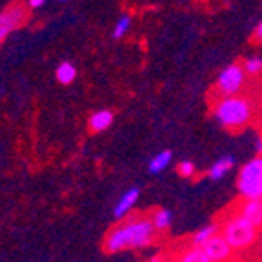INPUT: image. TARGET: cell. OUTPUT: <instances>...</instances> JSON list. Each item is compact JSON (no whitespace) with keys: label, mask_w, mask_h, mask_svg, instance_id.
Listing matches in <instances>:
<instances>
[{"label":"cell","mask_w":262,"mask_h":262,"mask_svg":"<svg viewBox=\"0 0 262 262\" xmlns=\"http://www.w3.org/2000/svg\"><path fill=\"white\" fill-rule=\"evenodd\" d=\"M236 213L248 219L257 229H262V198H253V200L244 198V202L236 207Z\"/></svg>","instance_id":"8"},{"label":"cell","mask_w":262,"mask_h":262,"mask_svg":"<svg viewBox=\"0 0 262 262\" xmlns=\"http://www.w3.org/2000/svg\"><path fill=\"white\" fill-rule=\"evenodd\" d=\"M246 81H248V74H246L242 62H233V64L226 66V68L220 72L219 77H216V83H214L216 99L241 96Z\"/></svg>","instance_id":"4"},{"label":"cell","mask_w":262,"mask_h":262,"mask_svg":"<svg viewBox=\"0 0 262 262\" xmlns=\"http://www.w3.org/2000/svg\"><path fill=\"white\" fill-rule=\"evenodd\" d=\"M204 251L209 257L211 262H229V258H233L235 249L229 246V242L224 238L222 235H214L206 246H204Z\"/></svg>","instance_id":"7"},{"label":"cell","mask_w":262,"mask_h":262,"mask_svg":"<svg viewBox=\"0 0 262 262\" xmlns=\"http://www.w3.org/2000/svg\"><path fill=\"white\" fill-rule=\"evenodd\" d=\"M236 187L242 196L248 200L262 198V156L249 160L238 172Z\"/></svg>","instance_id":"5"},{"label":"cell","mask_w":262,"mask_h":262,"mask_svg":"<svg viewBox=\"0 0 262 262\" xmlns=\"http://www.w3.org/2000/svg\"><path fill=\"white\" fill-rule=\"evenodd\" d=\"M156 227L150 216H128L121 220L118 226H114L105 236V251L106 253H119L125 249H140L147 248L156 238Z\"/></svg>","instance_id":"1"},{"label":"cell","mask_w":262,"mask_h":262,"mask_svg":"<svg viewBox=\"0 0 262 262\" xmlns=\"http://www.w3.org/2000/svg\"><path fill=\"white\" fill-rule=\"evenodd\" d=\"M233 163H235V160H233L231 156H224V158H220V160H216V162H214L213 165H211V169H209V178L211 180L224 178V176L231 170Z\"/></svg>","instance_id":"13"},{"label":"cell","mask_w":262,"mask_h":262,"mask_svg":"<svg viewBox=\"0 0 262 262\" xmlns=\"http://www.w3.org/2000/svg\"><path fill=\"white\" fill-rule=\"evenodd\" d=\"M219 233H220L219 224H207V226L202 227L200 231H196L194 235H192V246H200V248H204V246H206L214 235H219Z\"/></svg>","instance_id":"12"},{"label":"cell","mask_w":262,"mask_h":262,"mask_svg":"<svg viewBox=\"0 0 262 262\" xmlns=\"http://www.w3.org/2000/svg\"><path fill=\"white\" fill-rule=\"evenodd\" d=\"M55 77L61 84H70V83H74L75 77H77V68H75L72 62H61V64L57 66Z\"/></svg>","instance_id":"14"},{"label":"cell","mask_w":262,"mask_h":262,"mask_svg":"<svg viewBox=\"0 0 262 262\" xmlns=\"http://www.w3.org/2000/svg\"><path fill=\"white\" fill-rule=\"evenodd\" d=\"M150 220H152L156 231H167L170 227V224H172V214L167 209H156L150 214Z\"/></svg>","instance_id":"15"},{"label":"cell","mask_w":262,"mask_h":262,"mask_svg":"<svg viewBox=\"0 0 262 262\" xmlns=\"http://www.w3.org/2000/svg\"><path fill=\"white\" fill-rule=\"evenodd\" d=\"M138 198H140V189H138V187L128 189V191L118 200L116 207H114V219H118V220L125 219V216H127V214L134 209Z\"/></svg>","instance_id":"9"},{"label":"cell","mask_w":262,"mask_h":262,"mask_svg":"<svg viewBox=\"0 0 262 262\" xmlns=\"http://www.w3.org/2000/svg\"><path fill=\"white\" fill-rule=\"evenodd\" d=\"M174 262H211V260L206 255V251H204V248L191 244V248L180 251V255L174 258Z\"/></svg>","instance_id":"11"},{"label":"cell","mask_w":262,"mask_h":262,"mask_svg":"<svg viewBox=\"0 0 262 262\" xmlns=\"http://www.w3.org/2000/svg\"><path fill=\"white\" fill-rule=\"evenodd\" d=\"M28 20V9L22 2H13L6 6L0 15V40L4 42L11 31L20 28Z\"/></svg>","instance_id":"6"},{"label":"cell","mask_w":262,"mask_h":262,"mask_svg":"<svg viewBox=\"0 0 262 262\" xmlns=\"http://www.w3.org/2000/svg\"><path fill=\"white\" fill-rule=\"evenodd\" d=\"M147 262H165V257H163L162 253H156V255H152Z\"/></svg>","instance_id":"22"},{"label":"cell","mask_w":262,"mask_h":262,"mask_svg":"<svg viewBox=\"0 0 262 262\" xmlns=\"http://www.w3.org/2000/svg\"><path fill=\"white\" fill-rule=\"evenodd\" d=\"M130 24H132V18L128 17V15H123V17L116 22V26H114V31H112L114 39H121V37L130 30Z\"/></svg>","instance_id":"18"},{"label":"cell","mask_w":262,"mask_h":262,"mask_svg":"<svg viewBox=\"0 0 262 262\" xmlns=\"http://www.w3.org/2000/svg\"><path fill=\"white\" fill-rule=\"evenodd\" d=\"M112 121H114V114L110 110H97L88 119V127H90L92 132H103L112 125Z\"/></svg>","instance_id":"10"},{"label":"cell","mask_w":262,"mask_h":262,"mask_svg":"<svg viewBox=\"0 0 262 262\" xmlns=\"http://www.w3.org/2000/svg\"><path fill=\"white\" fill-rule=\"evenodd\" d=\"M220 235L235 251H248L258 241V229L241 213H235L224 220L220 226Z\"/></svg>","instance_id":"3"},{"label":"cell","mask_w":262,"mask_h":262,"mask_svg":"<svg viewBox=\"0 0 262 262\" xmlns=\"http://www.w3.org/2000/svg\"><path fill=\"white\" fill-rule=\"evenodd\" d=\"M255 114V106L251 97L248 96H233L216 99L213 106L214 119L222 125L224 128L231 132H238L251 123Z\"/></svg>","instance_id":"2"},{"label":"cell","mask_w":262,"mask_h":262,"mask_svg":"<svg viewBox=\"0 0 262 262\" xmlns=\"http://www.w3.org/2000/svg\"><path fill=\"white\" fill-rule=\"evenodd\" d=\"M244 70L248 75H251V77H258V75L262 74V59L260 57H249V59H246L244 62Z\"/></svg>","instance_id":"17"},{"label":"cell","mask_w":262,"mask_h":262,"mask_svg":"<svg viewBox=\"0 0 262 262\" xmlns=\"http://www.w3.org/2000/svg\"><path fill=\"white\" fill-rule=\"evenodd\" d=\"M253 40L255 42H262V20L258 22V26L255 28V31H253Z\"/></svg>","instance_id":"20"},{"label":"cell","mask_w":262,"mask_h":262,"mask_svg":"<svg viewBox=\"0 0 262 262\" xmlns=\"http://www.w3.org/2000/svg\"><path fill=\"white\" fill-rule=\"evenodd\" d=\"M170 160H172V152H170V150H162V152H158L156 156L150 160L149 170L152 174H158V172H162L163 169H167Z\"/></svg>","instance_id":"16"},{"label":"cell","mask_w":262,"mask_h":262,"mask_svg":"<svg viewBox=\"0 0 262 262\" xmlns=\"http://www.w3.org/2000/svg\"><path fill=\"white\" fill-rule=\"evenodd\" d=\"M44 2H46V0H28V6H30L31 9H37V8H40V6H44Z\"/></svg>","instance_id":"21"},{"label":"cell","mask_w":262,"mask_h":262,"mask_svg":"<svg viewBox=\"0 0 262 262\" xmlns=\"http://www.w3.org/2000/svg\"><path fill=\"white\" fill-rule=\"evenodd\" d=\"M178 174L180 176H184V178H192L194 176V163L192 162H182L178 165Z\"/></svg>","instance_id":"19"},{"label":"cell","mask_w":262,"mask_h":262,"mask_svg":"<svg viewBox=\"0 0 262 262\" xmlns=\"http://www.w3.org/2000/svg\"><path fill=\"white\" fill-rule=\"evenodd\" d=\"M59 2H64V0H59Z\"/></svg>","instance_id":"23"}]
</instances>
